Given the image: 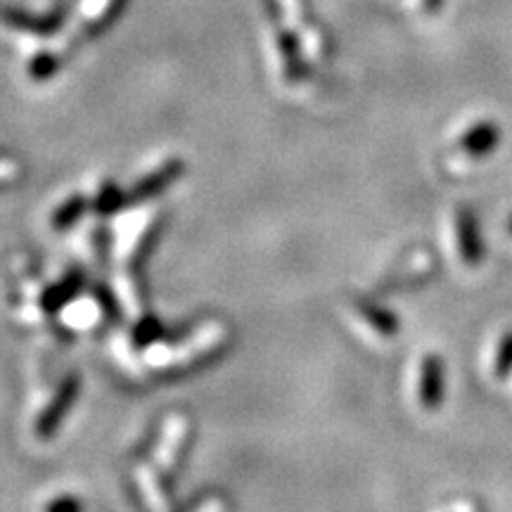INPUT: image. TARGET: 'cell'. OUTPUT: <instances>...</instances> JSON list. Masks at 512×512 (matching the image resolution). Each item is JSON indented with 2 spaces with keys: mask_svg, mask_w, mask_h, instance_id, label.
<instances>
[{
  "mask_svg": "<svg viewBox=\"0 0 512 512\" xmlns=\"http://www.w3.org/2000/svg\"><path fill=\"white\" fill-rule=\"evenodd\" d=\"M226 335L228 332L223 325H207V328L197 332L188 347L162 351L157 356V363L162 366L164 375H185L188 370L192 373L202 363H207L221 354L223 347H226Z\"/></svg>",
  "mask_w": 512,
  "mask_h": 512,
  "instance_id": "cell-1",
  "label": "cell"
},
{
  "mask_svg": "<svg viewBox=\"0 0 512 512\" xmlns=\"http://www.w3.org/2000/svg\"><path fill=\"white\" fill-rule=\"evenodd\" d=\"M190 441H192V427L183 415H174V418L166 422L162 444L157 448L159 465H162L164 472L176 475L178 467L183 465L185 453H188Z\"/></svg>",
  "mask_w": 512,
  "mask_h": 512,
  "instance_id": "cell-2",
  "label": "cell"
},
{
  "mask_svg": "<svg viewBox=\"0 0 512 512\" xmlns=\"http://www.w3.org/2000/svg\"><path fill=\"white\" fill-rule=\"evenodd\" d=\"M79 387H81L79 375H69L67 380L60 384V389L55 392L53 401H50L48 406L43 408V413L38 415L36 430H34L38 439L48 441L57 432V427L62 425L64 415H67L69 408L74 406L76 396H79Z\"/></svg>",
  "mask_w": 512,
  "mask_h": 512,
  "instance_id": "cell-3",
  "label": "cell"
},
{
  "mask_svg": "<svg viewBox=\"0 0 512 512\" xmlns=\"http://www.w3.org/2000/svg\"><path fill=\"white\" fill-rule=\"evenodd\" d=\"M446 389V375L444 363L439 356H425L420 366V382H418V399L425 411H437L444 401Z\"/></svg>",
  "mask_w": 512,
  "mask_h": 512,
  "instance_id": "cell-4",
  "label": "cell"
},
{
  "mask_svg": "<svg viewBox=\"0 0 512 512\" xmlns=\"http://www.w3.org/2000/svg\"><path fill=\"white\" fill-rule=\"evenodd\" d=\"M458 228V247L460 256L467 266H477L484 259V240L482 230H479L477 214L470 207H460L456 214Z\"/></svg>",
  "mask_w": 512,
  "mask_h": 512,
  "instance_id": "cell-5",
  "label": "cell"
},
{
  "mask_svg": "<svg viewBox=\"0 0 512 512\" xmlns=\"http://www.w3.org/2000/svg\"><path fill=\"white\" fill-rule=\"evenodd\" d=\"M183 174V164L181 162H169L164 164L162 169L152 171L150 176H145L143 181H140L136 188L131 190V195L126 197V204H143L147 200H152V197H157L159 192H162L166 185L176 183L178 176Z\"/></svg>",
  "mask_w": 512,
  "mask_h": 512,
  "instance_id": "cell-6",
  "label": "cell"
},
{
  "mask_svg": "<svg viewBox=\"0 0 512 512\" xmlns=\"http://www.w3.org/2000/svg\"><path fill=\"white\" fill-rule=\"evenodd\" d=\"M155 233H157V221L155 216H147L138 223V226H133L131 230H126V233H121L119 238V259L126 261V264H136L147 252V247H150V242L155 240Z\"/></svg>",
  "mask_w": 512,
  "mask_h": 512,
  "instance_id": "cell-7",
  "label": "cell"
},
{
  "mask_svg": "<svg viewBox=\"0 0 512 512\" xmlns=\"http://www.w3.org/2000/svg\"><path fill=\"white\" fill-rule=\"evenodd\" d=\"M0 22L8 24V27L17 31H27V34L38 36H50L53 31L60 29L62 17L60 15H31V12L15 10V8H3L0 10Z\"/></svg>",
  "mask_w": 512,
  "mask_h": 512,
  "instance_id": "cell-8",
  "label": "cell"
},
{
  "mask_svg": "<svg viewBox=\"0 0 512 512\" xmlns=\"http://www.w3.org/2000/svg\"><path fill=\"white\" fill-rule=\"evenodd\" d=\"M498 140H501V128L491 121H482V124L467 128L465 136L460 138V147L470 157H486L498 145Z\"/></svg>",
  "mask_w": 512,
  "mask_h": 512,
  "instance_id": "cell-9",
  "label": "cell"
},
{
  "mask_svg": "<svg viewBox=\"0 0 512 512\" xmlns=\"http://www.w3.org/2000/svg\"><path fill=\"white\" fill-rule=\"evenodd\" d=\"M81 283H83L81 273H69L67 278H62L60 283L48 287V290L41 294V299H38V306H41L43 311L55 313L57 309H62L64 304L72 302V299L76 297V292L81 290Z\"/></svg>",
  "mask_w": 512,
  "mask_h": 512,
  "instance_id": "cell-10",
  "label": "cell"
},
{
  "mask_svg": "<svg viewBox=\"0 0 512 512\" xmlns=\"http://www.w3.org/2000/svg\"><path fill=\"white\" fill-rule=\"evenodd\" d=\"M124 0H83V27L88 31H100L119 15Z\"/></svg>",
  "mask_w": 512,
  "mask_h": 512,
  "instance_id": "cell-11",
  "label": "cell"
},
{
  "mask_svg": "<svg viewBox=\"0 0 512 512\" xmlns=\"http://www.w3.org/2000/svg\"><path fill=\"white\" fill-rule=\"evenodd\" d=\"M356 311L361 313L363 320H366L375 332H380L382 337H394L396 332H399V320H396L394 313L382 309V306H377L373 302H356Z\"/></svg>",
  "mask_w": 512,
  "mask_h": 512,
  "instance_id": "cell-12",
  "label": "cell"
},
{
  "mask_svg": "<svg viewBox=\"0 0 512 512\" xmlns=\"http://www.w3.org/2000/svg\"><path fill=\"white\" fill-rule=\"evenodd\" d=\"M138 482L143 494L147 496L152 508H169V496L166 489L159 484V472L152 465H140L138 467Z\"/></svg>",
  "mask_w": 512,
  "mask_h": 512,
  "instance_id": "cell-13",
  "label": "cell"
},
{
  "mask_svg": "<svg viewBox=\"0 0 512 512\" xmlns=\"http://www.w3.org/2000/svg\"><path fill=\"white\" fill-rule=\"evenodd\" d=\"M83 211H86V200H83L81 195L69 197L67 202H62L60 207L55 209V214H53V228H55V230H67V228H72L74 223L79 221L81 216H83Z\"/></svg>",
  "mask_w": 512,
  "mask_h": 512,
  "instance_id": "cell-14",
  "label": "cell"
},
{
  "mask_svg": "<svg viewBox=\"0 0 512 512\" xmlns=\"http://www.w3.org/2000/svg\"><path fill=\"white\" fill-rule=\"evenodd\" d=\"M57 69H60V57H55L53 53H38L31 57L29 62L31 81H38V83L53 79Z\"/></svg>",
  "mask_w": 512,
  "mask_h": 512,
  "instance_id": "cell-15",
  "label": "cell"
},
{
  "mask_svg": "<svg viewBox=\"0 0 512 512\" xmlns=\"http://www.w3.org/2000/svg\"><path fill=\"white\" fill-rule=\"evenodd\" d=\"M494 373L496 377H501V380L512 373V332H508V335L501 339V344H498Z\"/></svg>",
  "mask_w": 512,
  "mask_h": 512,
  "instance_id": "cell-16",
  "label": "cell"
},
{
  "mask_svg": "<svg viewBox=\"0 0 512 512\" xmlns=\"http://www.w3.org/2000/svg\"><path fill=\"white\" fill-rule=\"evenodd\" d=\"M159 335H162V325H159L155 318H145L133 328L131 337L136 339V344H140V347H147V344L157 342Z\"/></svg>",
  "mask_w": 512,
  "mask_h": 512,
  "instance_id": "cell-17",
  "label": "cell"
},
{
  "mask_svg": "<svg viewBox=\"0 0 512 512\" xmlns=\"http://www.w3.org/2000/svg\"><path fill=\"white\" fill-rule=\"evenodd\" d=\"M121 204H126V197H121L119 190L107 183L105 188L100 190L98 200H95V211H100V214H112L114 209L121 207Z\"/></svg>",
  "mask_w": 512,
  "mask_h": 512,
  "instance_id": "cell-18",
  "label": "cell"
},
{
  "mask_svg": "<svg viewBox=\"0 0 512 512\" xmlns=\"http://www.w3.org/2000/svg\"><path fill=\"white\" fill-rule=\"evenodd\" d=\"M50 510H79L81 505L76 503V501H72V498H64V501H53L48 505Z\"/></svg>",
  "mask_w": 512,
  "mask_h": 512,
  "instance_id": "cell-19",
  "label": "cell"
},
{
  "mask_svg": "<svg viewBox=\"0 0 512 512\" xmlns=\"http://www.w3.org/2000/svg\"><path fill=\"white\" fill-rule=\"evenodd\" d=\"M427 8H430V10L439 8V0H427Z\"/></svg>",
  "mask_w": 512,
  "mask_h": 512,
  "instance_id": "cell-20",
  "label": "cell"
},
{
  "mask_svg": "<svg viewBox=\"0 0 512 512\" xmlns=\"http://www.w3.org/2000/svg\"><path fill=\"white\" fill-rule=\"evenodd\" d=\"M510 230H512V223H510Z\"/></svg>",
  "mask_w": 512,
  "mask_h": 512,
  "instance_id": "cell-21",
  "label": "cell"
}]
</instances>
